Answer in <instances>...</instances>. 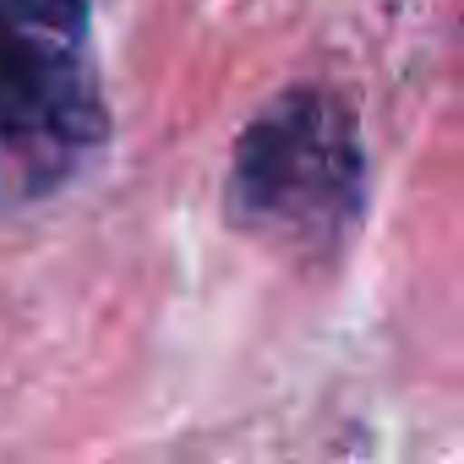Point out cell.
Segmentation results:
<instances>
[{"label":"cell","mask_w":464,"mask_h":464,"mask_svg":"<svg viewBox=\"0 0 464 464\" xmlns=\"http://www.w3.org/2000/svg\"><path fill=\"white\" fill-rule=\"evenodd\" d=\"M366 164L355 115L317 88L274 99L236 142L229 213L290 252H339L361 218Z\"/></svg>","instance_id":"6da1fadb"},{"label":"cell","mask_w":464,"mask_h":464,"mask_svg":"<svg viewBox=\"0 0 464 464\" xmlns=\"http://www.w3.org/2000/svg\"><path fill=\"white\" fill-rule=\"evenodd\" d=\"M99 137L104 110L72 55V34L0 17V180L39 191Z\"/></svg>","instance_id":"7a4b0ae2"},{"label":"cell","mask_w":464,"mask_h":464,"mask_svg":"<svg viewBox=\"0 0 464 464\" xmlns=\"http://www.w3.org/2000/svg\"><path fill=\"white\" fill-rule=\"evenodd\" d=\"M0 17L39 23V28H55V34H72V39H77L88 6H82V0H0Z\"/></svg>","instance_id":"3957f363"}]
</instances>
